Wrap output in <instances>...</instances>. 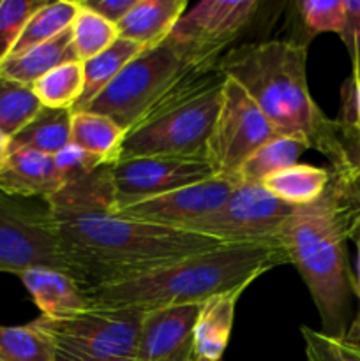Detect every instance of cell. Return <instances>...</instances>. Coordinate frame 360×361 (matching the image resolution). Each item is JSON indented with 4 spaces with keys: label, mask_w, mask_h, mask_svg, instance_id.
I'll use <instances>...</instances> for the list:
<instances>
[{
    "label": "cell",
    "mask_w": 360,
    "mask_h": 361,
    "mask_svg": "<svg viewBox=\"0 0 360 361\" xmlns=\"http://www.w3.org/2000/svg\"><path fill=\"white\" fill-rule=\"evenodd\" d=\"M67 275L81 289L116 284L168 267L221 242L126 219L113 210L112 164L64 183L49 196Z\"/></svg>",
    "instance_id": "6da1fadb"
},
{
    "label": "cell",
    "mask_w": 360,
    "mask_h": 361,
    "mask_svg": "<svg viewBox=\"0 0 360 361\" xmlns=\"http://www.w3.org/2000/svg\"><path fill=\"white\" fill-rule=\"evenodd\" d=\"M307 42L263 41L236 46L222 55L219 69L258 104L279 136L295 137L321 152L332 173H356L341 123L314 102L307 85Z\"/></svg>",
    "instance_id": "7a4b0ae2"
},
{
    "label": "cell",
    "mask_w": 360,
    "mask_h": 361,
    "mask_svg": "<svg viewBox=\"0 0 360 361\" xmlns=\"http://www.w3.org/2000/svg\"><path fill=\"white\" fill-rule=\"evenodd\" d=\"M355 173H332L327 190L318 201L295 207L279 233V243L299 270L316 305L321 334L344 338L348 331L349 293L353 275L346 257V240L360 215Z\"/></svg>",
    "instance_id": "3957f363"
},
{
    "label": "cell",
    "mask_w": 360,
    "mask_h": 361,
    "mask_svg": "<svg viewBox=\"0 0 360 361\" xmlns=\"http://www.w3.org/2000/svg\"><path fill=\"white\" fill-rule=\"evenodd\" d=\"M279 240L263 243H221L168 267L116 284L83 289L88 305L136 309L141 312L182 305H201L226 293H242L260 275L288 264Z\"/></svg>",
    "instance_id": "277c9868"
},
{
    "label": "cell",
    "mask_w": 360,
    "mask_h": 361,
    "mask_svg": "<svg viewBox=\"0 0 360 361\" xmlns=\"http://www.w3.org/2000/svg\"><path fill=\"white\" fill-rule=\"evenodd\" d=\"M224 81L219 66L187 71L126 133L116 161L152 155L207 159Z\"/></svg>",
    "instance_id": "5b68a950"
},
{
    "label": "cell",
    "mask_w": 360,
    "mask_h": 361,
    "mask_svg": "<svg viewBox=\"0 0 360 361\" xmlns=\"http://www.w3.org/2000/svg\"><path fill=\"white\" fill-rule=\"evenodd\" d=\"M143 312L90 307L66 319L37 317L32 323L53 342L56 361H138Z\"/></svg>",
    "instance_id": "8992f818"
},
{
    "label": "cell",
    "mask_w": 360,
    "mask_h": 361,
    "mask_svg": "<svg viewBox=\"0 0 360 361\" xmlns=\"http://www.w3.org/2000/svg\"><path fill=\"white\" fill-rule=\"evenodd\" d=\"M189 69L193 66L166 44L145 49L83 111L108 116L124 133H129Z\"/></svg>",
    "instance_id": "52a82bcc"
},
{
    "label": "cell",
    "mask_w": 360,
    "mask_h": 361,
    "mask_svg": "<svg viewBox=\"0 0 360 361\" xmlns=\"http://www.w3.org/2000/svg\"><path fill=\"white\" fill-rule=\"evenodd\" d=\"M30 268L67 274L55 219L46 200L0 190V271L20 275Z\"/></svg>",
    "instance_id": "ba28073f"
},
{
    "label": "cell",
    "mask_w": 360,
    "mask_h": 361,
    "mask_svg": "<svg viewBox=\"0 0 360 361\" xmlns=\"http://www.w3.org/2000/svg\"><path fill=\"white\" fill-rule=\"evenodd\" d=\"M258 0H203L180 16L162 44L193 67L219 66L224 49L246 30Z\"/></svg>",
    "instance_id": "9c48e42d"
},
{
    "label": "cell",
    "mask_w": 360,
    "mask_h": 361,
    "mask_svg": "<svg viewBox=\"0 0 360 361\" xmlns=\"http://www.w3.org/2000/svg\"><path fill=\"white\" fill-rule=\"evenodd\" d=\"M277 136L247 92L236 81L226 78L221 108L207 143V161L214 175L236 176L258 148Z\"/></svg>",
    "instance_id": "30bf717a"
},
{
    "label": "cell",
    "mask_w": 360,
    "mask_h": 361,
    "mask_svg": "<svg viewBox=\"0 0 360 361\" xmlns=\"http://www.w3.org/2000/svg\"><path fill=\"white\" fill-rule=\"evenodd\" d=\"M295 207L272 196L261 183L240 182L219 210L191 226V233L221 243L275 242Z\"/></svg>",
    "instance_id": "8fae6325"
},
{
    "label": "cell",
    "mask_w": 360,
    "mask_h": 361,
    "mask_svg": "<svg viewBox=\"0 0 360 361\" xmlns=\"http://www.w3.org/2000/svg\"><path fill=\"white\" fill-rule=\"evenodd\" d=\"M214 176L207 159L152 155L116 161L112 164L113 208L159 197Z\"/></svg>",
    "instance_id": "7c38bea8"
},
{
    "label": "cell",
    "mask_w": 360,
    "mask_h": 361,
    "mask_svg": "<svg viewBox=\"0 0 360 361\" xmlns=\"http://www.w3.org/2000/svg\"><path fill=\"white\" fill-rule=\"evenodd\" d=\"M239 183L240 180L236 176H214L196 185L113 210L133 221L189 231L191 226L219 210Z\"/></svg>",
    "instance_id": "4fadbf2b"
},
{
    "label": "cell",
    "mask_w": 360,
    "mask_h": 361,
    "mask_svg": "<svg viewBox=\"0 0 360 361\" xmlns=\"http://www.w3.org/2000/svg\"><path fill=\"white\" fill-rule=\"evenodd\" d=\"M200 305L168 307L143 312L138 361H191Z\"/></svg>",
    "instance_id": "5bb4252c"
},
{
    "label": "cell",
    "mask_w": 360,
    "mask_h": 361,
    "mask_svg": "<svg viewBox=\"0 0 360 361\" xmlns=\"http://www.w3.org/2000/svg\"><path fill=\"white\" fill-rule=\"evenodd\" d=\"M62 187L64 178L52 155L16 148L0 164V190L9 196L48 200Z\"/></svg>",
    "instance_id": "9a60e30c"
},
{
    "label": "cell",
    "mask_w": 360,
    "mask_h": 361,
    "mask_svg": "<svg viewBox=\"0 0 360 361\" xmlns=\"http://www.w3.org/2000/svg\"><path fill=\"white\" fill-rule=\"evenodd\" d=\"M18 277L44 317L66 319L90 309L83 289L64 271L53 268H30L21 271Z\"/></svg>",
    "instance_id": "2e32d148"
},
{
    "label": "cell",
    "mask_w": 360,
    "mask_h": 361,
    "mask_svg": "<svg viewBox=\"0 0 360 361\" xmlns=\"http://www.w3.org/2000/svg\"><path fill=\"white\" fill-rule=\"evenodd\" d=\"M186 7V0H138L116 25L119 37L136 42L145 49L157 48L172 34Z\"/></svg>",
    "instance_id": "e0dca14e"
},
{
    "label": "cell",
    "mask_w": 360,
    "mask_h": 361,
    "mask_svg": "<svg viewBox=\"0 0 360 361\" xmlns=\"http://www.w3.org/2000/svg\"><path fill=\"white\" fill-rule=\"evenodd\" d=\"M69 62H80L73 48V32L67 28L56 37L34 46L20 55L7 56L0 63V76L20 81L23 85H34L39 78L49 71Z\"/></svg>",
    "instance_id": "ac0fdd59"
},
{
    "label": "cell",
    "mask_w": 360,
    "mask_h": 361,
    "mask_svg": "<svg viewBox=\"0 0 360 361\" xmlns=\"http://www.w3.org/2000/svg\"><path fill=\"white\" fill-rule=\"evenodd\" d=\"M240 295V291L226 293L201 303L194 326V355L212 361L221 360L232 335L235 305Z\"/></svg>",
    "instance_id": "d6986e66"
},
{
    "label": "cell",
    "mask_w": 360,
    "mask_h": 361,
    "mask_svg": "<svg viewBox=\"0 0 360 361\" xmlns=\"http://www.w3.org/2000/svg\"><path fill=\"white\" fill-rule=\"evenodd\" d=\"M330 180L332 171L328 169L295 164L267 176L261 185L277 200L292 207H304V204H311L320 200Z\"/></svg>",
    "instance_id": "ffe728a7"
},
{
    "label": "cell",
    "mask_w": 360,
    "mask_h": 361,
    "mask_svg": "<svg viewBox=\"0 0 360 361\" xmlns=\"http://www.w3.org/2000/svg\"><path fill=\"white\" fill-rule=\"evenodd\" d=\"M141 51H145L143 46L136 42L126 41V39H116L108 49L99 53L94 59L87 60L83 63L85 85L81 97L76 104L73 106L71 111L80 113L115 80L120 74V71L127 66L133 59H136Z\"/></svg>",
    "instance_id": "44dd1931"
},
{
    "label": "cell",
    "mask_w": 360,
    "mask_h": 361,
    "mask_svg": "<svg viewBox=\"0 0 360 361\" xmlns=\"http://www.w3.org/2000/svg\"><path fill=\"white\" fill-rule=\"evenodd\" d=\"M71 109H52L42 106L35 118L11 137V150L30 148L53 157L71 143Z\"/></svg>",
    "instance_id": "7402d4cb"
},
{
    "label": "cell",
    "mask_w": 360,
    "mask_h": 361,
    "mask_svg": "<svg viewBox=\"0 0 360 361\" xmlns=\"http://www.w3.org/2000/svg\"><path fill=\"white\" fill-rule=\"evenodd\" d=\"M126 133L112 118L95 113H73L71 143L83 148L88 154L102 159L108 164L116 162Z\"/></svg>",
    "instance_id": "603a6c76"
},
{
    "label": "cell",
    "mask_w": 360,
    "mask_h": 361,
    "mask_svg": "<svg viewBox=\"0 0 360 361\" xmlns=\"http://www.w3.org/2000/svg\"><path fill=\"white\" fill-rule=\"evenodd\" d=\"M78 9H80L78 0L46 2L27 21L9 56L20 55V53L27 51V49L34 48V46L42 44V42L49 41V39L66 32L73 25Z\"/></svg>",
    "instance_id": "cb8c5ba5"
},
{
    "label": "cell",
    "mask_w": 360,
    "mask_h": 361,
    "mask_svg": "<svg viewBox=\"0 0 360 361\" xmlns=\"http://www.w3.org/2000/svg\"><path fill=\"white\" fill-rule=\"evenodd\" d=\"M307 145L295 137L277 136L258 148L242 164L239 171L240 182L261 183L267 176L299 164V159L307 150Z\"/></svg>",
    "instance_id": "d4e9b609"
},
{
    "label": "cell",
    "mask_w": 360,
    "mask_h": 361,
    "mask_svg": "<svg viewBox=\"0 0 360 361\" xmlns=\"http://www.w3.org/2000/svg\"><path fill=\"white\" fill-rule=\"evenodd\" d=\"M83 63L69 62L39 78L32 88L41 104L52 109H73L83 92Z\"/></svg>",
    "instance_id": "484cf974"
},
{
    "label": "cell",
    "mask_w": 360,
    "mask_h": 361,
    "mask_svg": "<svg viewBox=\"0 0 360 361\" xmlns=\"http://www.w3.org/2000/svg\"><path fill=\"white\" fill-rule=\"evenodd\" d=\"M42 109L32 85L0 76V130L13 137Z\"/></svg>",
    "instance_id": "4316f807"
},
{
    "label": "cell",
    "mask_w": 360,
    "mask_h": 361,
    "mask_svg": "<svg viewBox=\"0 0 360 361\" xmlns=\"http://www.w3.org/2000/svg\"><path fill=\"white\" fill-rule=\"evenodd\" d=\"M0 361H56L55 348L34 323L0 326Z\"/></svg>",
    "instance_id": "83f0119b"
},
{
    "label": "cell",
    "mask_w": 360,
    "mask_h": 361,
    "mask_svg": "<svg viewBox=\"0 0 360 361\" xmlns=\"http://www.w3.org/2000/svg\"><path fill=\"white\" fill-rule=\"evenodd\" d=\"M71 32H73V48L80 62L94 59L119 39L116 25L109 23L104 18L81 6L71 25Z\"/></svg>",
    "instance_id": "f1b7e54d"
},
{
    "label": "cell",
    "mask_w": 360,
    "mask_h": 361,
    "mask_svg": "<svg viewBox=\"0 0 360 361\" xmlns=\"http://www.w3.org/2000/svg\"><path fill=\"white\" fill-rule=\"evenodd\" d=\"M46 0H0V63L11 55L21 30Z\"/></svg>",
    "instance_id": "f546056e"
},
{
    "label": "cell",
    "mask_w": 360,
    "mask_h": 361,
    "mask_svg": "<svg viewBox=\"0 0 360 361\" xmlns=\"http://www.w3.org/2000/svg\"><path fill=\"white\" fill-rule=\"evenodd\" d=\"M299 16L311 37L325 32L341 34L344 23V0H300Z\"/></svg>",
    "instance_id": "4dcf8cb0"
},
{
    "label": "cell",
    "mask_w": 360,
    "mask_h": 361,
    "mask_svg": "<svg viewBox=\"0 0 360 361\" xmlns=\"http://www.w3.org/2000/svg\"><path fill=\"white\" fill-rule=\"evenodd\" d=\"M306 361H360V345L348 338H335L320 330L302 326Z\"/></svg>",
    "instance_id": "1f68e13d"
},
{
    "label": "cell",
    "mask_w": 360,
    "mask_h": 361,
    "mask_svg": "<svg viewBox=\"0 0 360 361\" xmlns=\"http://www.w3.org/2000/svg\"><path fill=\"white\" fill-rule=\"evenodd\" d=\"M53 161H55L59 173L62 175L64 183L83 178V176L90 175L95 169L101 168L102 164H108V162H104L102 159L88 154L87 150H83V148L76 147V145L73 143H69L66 148H62L59 154L53 155Z\"/></svg>",
    "instance_id": "d6a6232c"
},
{
    "label": "cell",
    "mask_w": 360,
    "mask_h": 361,
    "mask_svg": "<svg viewBox=\"0 0 360 361\" xmlns=\"http://www.w3.org/2000/svg\"><path fill=\"white\" fill-rule=\"evenodd\" d=\"M341 123L342 130L360 134V62L353 63L352 74L341 87Z\"/></svg>",
    "instance_id": "836d02e7"
},
{
    "label": "cell",
    "mask_w": 360,
    "mask_h": 361,
    "mask_svg": "<svg viewBox=\"0 0 360 361\" xmlns=\"http://www.w3.org/2000/svg\"><path fill=\"white\" fill-rule=\"evenodd\" d=\"M353 63L360 62V0H344V23L339 34Z\"/></svg>",
    "instance_id": "e575fe53"
},
{
    "label": "cell",
    "mask_w": 360,
    "mask_h": 361,
    "mask_svg": "<svg viewBox=\"0 0 360 361\" xmlns=\"http://www.w3.org/2000/svg\"><path fill=\"white\" fill-rule=\"evenodd\" d=\"M136 2L138 0H78L81 7L99 14L113 25H119Z\"/></svg>",
    "instance_id": "d590c367"
},
{
    "label": "cell",
    "mask_w": 360,
    "mask_h": 361,
    "mask_svg": "<svg viewBox=\"0 0 360 361\" xmlns=\"http://www.w3.org/2000/svg\"><path fill=\"white\" fill-rule=\"evenodd\" d=\"M352 238L355 240L356 252H359V261H356V277L353 279V293H355V295L360 298V224H359V217H356L355 226H353Z\"/></svg>",
    "instance_id": "8d00e7d4"
},
{
    "label": "cell",
    "mask_w": 360,
    "mask_h": 361,
    "mask_svg": "<svg viewBox=\"0 0 360 361\" xmlns=\"http://www.w3.org/2000/svg\"><path fill=\"white\" fill-rule=\"evenodd\" d=\"M349 342H355V344L360 345V312L359 316H356V319L353 321L352 326L348 328V331H346V337Z\"/></svg>",
    "instance_id": "74e56055"
},
{
    "label": "cell",
    "mask_w": 360,
    "mask_h": 361,
    "mask_svg": "<svg viewBox=\"0 0 360 361\" xmlns=\"http://www.w3.org/2000/svg\"><path fill=\"white\" fill-rule=\"evenodd\" d=\"M9 150H11V137L6 136V134L0 130V164L6 161V157L9 155Z\"/></svg>",
    "instance_id": "f35d334b"
},
{
    "label": "cell",
    "mask_w": 360,
    "mask_h": 361,
    "mask_svg": "<svg viewBox=\"0 0 360 361\" xmlns=\"http://www.w3.org/2000/svg\"><path fill=\"white\" fill-rule=\"evenodd\" d=\"M342 134H344V137H359L360 140V134H349V133H344V130H342ZM359 150H360V141H359ZM356 169H359L360 171V155H359V159H356Z\"/></svg>",
    "instance_id": "ab89813d"
},
{
    "label": "cell",
    "mask_w": 360,
    "mask_h": 361,
    "mask_svg": "<svg viewBox=\"0 0 360 361\" xmlns=\"http://www.w3.org/2000/svg\"><path fill=\"white\" fill-rule=\"evenodd\" d=\"M355 190H356V196H359V201H360V171L355 173Z\"/></svg>",
    "instance_id": "60d3db41"
},
{
    "label": "cell",
    "mask_w": 360,
    "mask_h": 361,
    "mask_svg": "<svg viewBox=\"0 0 360 361\" xmlns=\"http://www.w3.org/2000/svg\"><path fill=\"white\" fill-rule=\"evenodd\" d=\"M191 361H212V360H205V358H200V356L194 355V356H193V360H191Z\"/></svg>",
    "instance_id": "b9f144b4"
},
{
    "label": "cell",
    "mask_w": 360,
    "mask_h": 361,
    "mask_svg": "<svg viewBox=\"0 0 360 361\" xmlns=\"http://www.w3.org/2000/svg\"><path fill=\"white\" fill-rule=\"evenodd\" d=\"M359 224H360V215H359Z\"/></svg>",
    "instance_id": "7bdbcfd3"
}]
</instances>
